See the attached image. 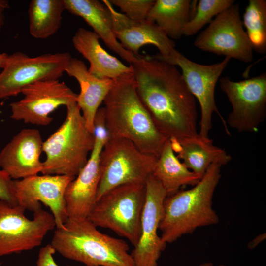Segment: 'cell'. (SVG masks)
Listing matches in <instances>:
<instances>
[{
    "label": "cell",
    "instance_id": "30",
    "mask_svg": "<svg viewBox=\"0 0 266 266\" xmlns=\"http://www.w3.org/2000/svg\"><path fill=\"white\" fill-rule=\"evenodd\" d=\"M0 200L12 205L17 204L13 180L3 170L0 169Z\"/></svg>",
    "mask_w": 266,
    "mask_h": 266
},
{
    "label": "cell",
    "instance_id": "6",
    "mask_svg": "<svg viewBox=\"0 0 266 266\" xmlns=\"http://www.w3.org/2000/svg\"><path fill=\"white\" fill-rule=\"evenodd\" d=\"M145 199V183L123 184L98 200L88 218L97 227L111 230L134 246L140 237Z\"/></svg>",
    "mask_w": 266,
    "mask_h": 266
},
{
    "label": "cell",
    "instance_id": "10",
    "mask_svg": "<svg viewBox=\"0 0 266 266\" xmlns=\"http://www.w3.org/2000/svg\"><path fill=\"white\" fill-rule=\"evenodd\" d=\"M193 45L202 51L246 63L252 61L254 57L238 3H234L214 18L197 37Z\"/></svg>",
    "mask_w": 266,
    "mask_h": 266
},
{
    "label": "cell",
    "instance_id": "1",
    "mask_svg": "<svg viewBox=\"0 0 266 266\" xmlns=\"http://www.w3.org/2000/svg\"><path fill=\"white\" fill-rule=\"evenodd\" d=\"M138 96L158 131L171 142L198 134L196 100L181 71L157 56L131 64Z\"/></svg>",
    "mask_w": 266,
    "mask_h": 266
},
{
    "label": "cell",
    "instance_id": "25",
    "mask_svg": "<svg viewBox=\"0 0 266 266\" xmlns=\"http://www.w3.org/2000/svg\"><path fill=\"white\" fill-rule=\"evenodd\" d=\"M65 10L64 0H32L28 8L30 35L46 39L55 34L61 27Z\"/></svg>",
    "mask_w": 266,
    "mask_h": 266
},
{
    "label": "cell",
    "instance_id": "35",
    "mask_svg": "<svg viewBox=\"0 0 266 266\" xmlns=\"http://www.w3.org/2000/svg\"><path fill=\"white\" fill-rule=\"evenodd\" d=\"M198 266H213V264L208 262L200 264Z\"/></svg>",
    "mask_w": 266,
    "mask_h": 266
},
{
    "label": "cell",
    "instance_id": "15",
    "mask_svg": "<svg viewBox=\"0 0 266 266\" xmlns=\"http://www.w3.org/2000/svg\"><path fill=\"white\" fill-rule=\"evenodd\" d=\"M146 199L139 240L131 253L135 266H157L166 244L158 235L167 194L160 182L151 174L145 182Z\"/></svg>",
    "mask_w": 266,
    "mask_h": 266
},
{
    "label": "cell",
    "instance_id": "12",
    "mask_svg": "<svg viewBox=\"0 0 266 266\" xmlns=\"http://www.w3.org/2000/svg\"><path fill=\"white\" fill-rule=\"evenodd\" d=\"M230 60L229 57H225L217 63L202 65L188 59L176 50L166 62L180 67L189 89L199 103L201 117L198 133L201 136L208 137L214 112L221 119L226 133L230 135L227 123L218 110L214 96L217 82Z\"/></svg>",
    "mask_w": 266,
    "mask_h": 266
},
{
    "label": "cell",
    "instance_id": "5",
    "mask_svg": "<svg viewBox=\"0 0 266 266\" xmlns=\"http://www.w3.org/2000/svg\"><path fill=\"white\" fill-rule=\"evenodd\" d=\"M60 127L43 141L46 155L41 173L75 177L87 163L94 146L93 134L88 129L76 103L66 107Z\"/></svg>",
    "mask_w": 266,
    "mask_h": 266
},
{
    "label": "cell",
    "instance_id": "26",
    "mask_svg": "<svg viewBox=\"0 0 266 266\" xmlns=\"http://www.w3.org/2000/svg\"><path fill=\"white\" fill-rule=\"evenodd\" d=\"M243 26L253 50L266 52V0H249L243 15Z\"/></svg>",
    "mask_w": 266,
    "mask_h": 266
},
{
    "label": "cell",
    "instance_id": "22",
    "mask_svg": "<svg viewBox=\"0 0 266 266\" xmlns=\"http://www.w3.org/2000/svg\"><path fill=\"white\" fill-rule=\"evenodd\" d=\"M171 145L174 152L178 153V158L182 160L184 165L200 178L211 164L222 166L232 159L225 150L214 145L213 139L199 133L178 142H171Z\"/></svg>",
    "mask_w": 266,
    "mask_h": 266
},
{
    "label": "cell",
    "instance_id": "9",
    "mask_svg": "<svg viewBox=\"0 0 266 266\" xmlns=\"http://www.w3.org/2000/svg\"><path fill=\"white\" fill-rule=\"evenodd\" d=\"M25 209L0 200V257L18 254L39 246L56 227L54 216L42 207L29 219Z\"/></svg>",
    "mask_w": 266,
    "mask_h": 266
},
{
    "label": "cell",
    "instance_id": "29",
    "mask_svg": "<svg viewBox=\"0 0 266 266\" xmlns=\"http://www.w3.org/2000/svg\"><path fill=\"white\" fill-rule=\"evenodd\" d=\"M93 134L94 136V149L102 151L110 139L106 125L104 108H99L94 119Z\"/></svg>",
    "mask_w": 266,
    "mask_h": 266
},
{
    "label": "cell",
    "instance_id": "33",
    "mask_svg": "<svg viewBox=\"0 0 266 266\" xmlns=\"http://www.w3.org/2000/svg\"><path fill=\"white\" fill-rule=\"evenodd\" d=\"M9 7V2L7 0H0V32L4 23V14Z\"/></svg>",
    "mask_w": 266,
    "mask_h": 266
},
{
    "label": "cell",
    "instance_id": "23",
    "mask_svg": "<svg viewBox=\"0 0 266 266\" xmlns=\"http://www.w3.org/2000/svg\"><path fill=\"white\" fill-rule=\"evenodd\" d=\"M197 3V0H156L146 20L155 23L170 39H178L183 35Z\"/></svg>",
    "mask_w": 266,
    "mask_h": 266
},
{
    "label": "cell",
    "instance_id": "13",
    "mask_svg": "<svg viewBox=\"0 0 266 266\" xmlns=\"http://www.w3.org/2000/svg\"><path fill=\"white\" fill-rule=\"evenodd\" d=\"M24 97L9 104L10 118L38 126L52 121L50 114L61 106L76 103L78 94L59 79L42 80L24 87Z\"/></svg>",
    "mask_w": 266,
    "mask_h": 266
},
{
    "label": "cell",
    "instance_id": "34",
    "mask_svg": "<svg viewBox=\"0 0 266 266\" xmlns=\"http://www.w3.org/2000/svg\"><path fill=\"white\" fill-rule=\"evenodd\" d=\"M7 55L8 54L5 53H0V68H2Z\"/></svg>",
    "mask_w": 266,
    "mask_h": 266
},
{
    "label": "cell",
    "instance_id": "2",
    "mask_svg": "<svg viewBox=\"0 0 266 266\" xmlns=\"http://www.w3.org/2000/svg\"><path fill=\"white\" fill-rule=\"evenodd\" d=\"M103 100L110 139H125L142 152L156 158L168 139L157 129L136 90L133 72L114 79Z\"/></svg>",
    "mask_w": 266,
    "mask_h": 266
},
{
    "label": "cell",
    "instance_id": "18",
    "mask_svg": "<svg viewBox=\"0 0 266 266\" xmlns=\"http://www.w3.org/2000/svg\"><path fill=\"white\" fill-rule=\"evenodd\" d=\"M101 152L92 149L85 166L66 188L65 199L69 218H88L96 201L101 174Z\"/></svg>",
    "mask_w": 266,
    "mask_h": 266
},
{
    "label": "cell",
    "instance_id": "31",
    "mask_svg": "<svg viewBox=\"0 0 266 266\" xmlns=\"http://www.w3.org/2000/svg\"><path fill=\"white\" fill-rule=\"evenodd\" d=\"M55 252V250L50 244L42 247L38 255L36 266H59L54 258Z\"/></svg>",
    "mask_w": 266,
    "mask_h": 266
},
{
    "label": "cell",
    "instance_id": "27",
    "mask_svg": "<svg viewBox=\"0 0 266 266\" xmlns=\"http://www.w3.org/2000/svg\"><path fill=\"white\" fill-rule=\"evenodd\" d=\"M233 0H200L195 12L183 30V35L196 34L206 24H209L219 14L231 6Z\"/></svg>",
    "mask_w": 266,
    "mask_h": 266
},
{
    "label": "cell",
    "instance_id": "19",
    "mask_svg": "<svg viewBox=\"0 0 266 266\" xmlns=\"http://www.w3.org/2000/svg\"><path fill=\"white\" fill-rule=\"evenodd\" d=\"M65 10L82 18L106 46L130 65L137 57L126 50L116 39L113 31L110 11L102 2L97 0H64Z\"/></svg>",
    "mask_w": 266,
    "mask_h": 266
},
{
    "label": "cell",
    "instance_id": "17",
    "mask_svg": "<svg viewBox=\"0 0 266 266\" xmlns=\"http://www.w3.org/2000/svg\"><path fill=\"white\" fill-rule=\"evenodd\" d=\"M43 143L38 130H22L0 151L1 169L13 180L38 175L43 168L40 159Z\"/></svg>",
    "mask_w": 266,
    "mask_h": 266
},
{
    "label": "cell",
    "instance_id": "4",
    "mask_svg": "<svg viewBox=\"0 0 266 266\" xmlns=\"http://www.w3.org/2000/svg\"><path fill=\"white\" fill-rule=\"evenodd\" d=\"M97 228L88 218H68L56 228L50 244L63 257L86 266H135L127 243Z\"/></svg>",
    "mask_w": 266,
    "mask_h": 266
},
{
    "label": "cell",
    "instance_id": "7",
    "mask_svg": "<svg viewBox=\"0 0 266 266\" xmlns=\"http://www.w3.org/2000/svg\"><path fill=\"white\" fill-rule=\"evenodd\" d=\"M157 158L145 154L125 139H110L100 155L101 177L96 201L110 190L131 183H145Z\"/></svg>",
    "mask_w": 266,
    "mask_h": 266
},
{
    "label": "cell",
    "instance_id": "8",
    "mask_svg": "<svg viewBox=\"0 0 266 266\" xmlns=\"http://www.w3.org/2000/svg\"><path fill=\"white\" fill-rule=\"evenodd\" d=\"M72 57L69 52L30 57L22 52L8 55L0 73V100L21 93L35 82L59 79Z\"/></svg>",
    "mask_w": 266,
    "mask_h": 266
},
{
    "label": "cell",
    "instance_id": "32",
    "mask_svg": "<svg viewBox=\"0 0 266 266\" xmlns=\"http://www.w3.org/2000/svg\"><path fill=\"white\" fill-rule=\"evenodd\" d=\"M266 238V235L265 233L258 235L248 243V248L250 249H254L262 242L265 240Z\"/></svg>",
    "mask_w": 266,
    "mask_h": 266
},
{
    "label": "cell",
    "instance_id": "28",
    "mask_svg": "<svg viewBox=\"0 0 266 266\" xmlns=\"http://www.w3.org/2000/svg\"><path fill=\"white\" fill-rule=\"evenodd\" d=\"M112 5L119 7L125 15L131 20H146L153 6L154 0H110Z\"/></svg>",
    "mask_w": 266,
    "mask_h": 266
},
{
    "label": "cell",
    "instance_id": "16",
    "mask_svg": "<svg viewBox=\"0 0 266 266\" xmlns=\"http://www.w3.org/2000/svg\"><path fill=\"white\" fill-rule=\"evenodd\" d=\"M102 2L110 11L114 34L123 48L139 57V49L151 44L159 50L158 57L166 62L170 59L176 50L175 43L155 23L146 20H131L124 14L116 11L108 0Z\"/></svg>",
    "mask_w": 266,
    "mask_h": 266
},
{
    "label": "cell",
    "instance_id": "24",
    "mask_svg": "<svg viewBox=\"0 0 266 266\" xmlns=\"http://www.w3.org/2000/svg\"><path fill=\"white\" fill-rule=\"evenodd\" d=\"M152 174L160 182L167 196L184 186H194L201 178L181 163L168 139L157 158Z\"/></svg>",
    "mask_w": 266,
    "mask_h": 266
},
{
    "label": "cell",
    "instance_id": "21",
    "mask_svg": "<svg viewBox=\"0 0 266 266\" xmlns=\"http://www.w3.org/2000/svg\"><path fill=\"white\" fill-rule=\"evenodd\" d=\"M100 38L94 32L80 27L72 37L75 49L90 63L89 72L100 78L115 79L133 72L131 65L126 66L106 52L100 43Z\"/></svg>",
    "mask_w": 266,
    "mask_h": 266
},
{
    "label": "cell",
    "instance_id": "20",
    "mask_svg": "<svg viewBox=\"0 0 266 266\" xmlns=\"http://www.w3.org/2000/svg\"><path fill=\"white\" fill-rule=\"evenodd\" d=\"M65 72L79 84L76 104L79 107L88 129L93 133L95 116L100 104L112 87L114 80L98 78L91 74L85 63L71 58Z\"/></svg>",
    "mask_w": 266,
    "mask_h": 266
},
{
    "label": "cell",
    "instance_id": "3",
    "mask_svg": "<svg viewBox=\"0 0 266 266\" xmlns=\"http://www.w3.org/2000/svg\"><path fill=\"white\" fill-rule=\"evenodd\" d=\"M221 167L218 164H211L199 182L191 189L179 190L166 198L159 227L164 243L174 242L198 228L219 223L212 202L221 177Z\"/></svg>",
    "mask_w": 266,
    "mask_h": 266
},
{
    "label": "cell",
    "instance_id": "11",
    "mask_svg": "<svg viewBox=\"0 0 266 266\" xmlns=\"http://www.w3.org/2000/svg\"><path fill=\"white\" fill-rule=\"evenodd\" d=\"M219 81L232 107L229 126L239 133L257 132L266 117V73L239 81L228 76Z\"/></svg>",
    "mask_w": 266,
    "mask_h": 266
},
{
    "label": "cell",
    "instance_id": "14",
    "mask_svg": "<svg viewBox=\"0 0 266 266\" xmlns=\"http://www.w3.org/2000/svg\"><path fill=\"white\" fill-rule=\"evenodd\" d=\"M74 177L60 175H36L13 180L17 204L34 212L42 207L41 202L49 207L56 228H61L67 220L65 193Z\"/></svg>",
    "mask_w": 266,
    "mask_h": 266
},
{
    "label": "cell",
    "instance_id": "36",
    "mask_svg": "<svg viewBox=\"0 0 266 266\" xmlns=\"http://www.w3.org/2000/svg\"><path fill=\"white\" fill-rule=\"evenodd\" d=\"M218 266H227L226 265H225L224 264H220L219 265H218Z\"/></svg>",
    "mask_w": 266,
    "mask_h": 266
}]
</instances>
